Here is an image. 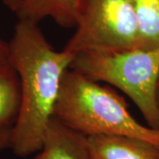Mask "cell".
Listing matches in <instances>:
<instances>
[{"label":"cell","mask_w":159,"mask_h":159,"mask_svg":"<svg viewBox=\"0 0 159 159\" xmlns=\"http://www.w3.org/2000/svg\"><path fill=\"white\" fill-rule=\"evenodd\" d=\"M8 57L20 86V105L12 127L11 148L16 156L28 157L43 148L64 74L71 67L74 55L54 50L38 24L19 20L8 43Z\"/></svg>","instance_id":"6da1fadb"},{"label":"cell","mask_w":159,"mask_h":159,"mask_svg":"<svg viewBox=\"0 0 159 159\" xmlns=\"http://www.w3.org/2000/svg\"><path fill=\"white\" fill-rule=\"evenodd\" d=\"M53 118L85 136H125L159 149V130L138 122L125 99L74 69L64 74Z\"/></svg>","instance_id":"7a4b0ae2"},{"label":"cell","mask_w":159,"mask_h":159,"mask_svg":"<svg viewBox=\"0 0 159 159\" xmlns=\"http://www.w3.org/2000/svg\"><path fill=\"white\" fill-rule=\"evenodd\" d=\"M70 68L119 89L134 102L148 126L159 130V48L80 52L74 55Z\"/></svg>","instance_id":"3957f363"},{"label":"cell","mask_w":159,"mask_h":159,"mask_svg":"<svg viewBox=\"0 0 159 159\" xmlns=\"http://www.w3.org/2000/svg\"><path fill=\"white\" fill-rule=\"evenodd\" d=\"M75 28L63 49L74 55L139 48L133 0H78Z\"/></svg>","instance_id":"277c9868"},{"label":"cell","mask_w":159,"mask_h":159,"mask_svg":"<svg viewBox=\"0 0 159 159\" xmlns=\"http://www.w3.org/2000/svg\"><path fill=\"white\" fill-rule=\"evenodd\" d=\"M41 151L44 159H93L88 137L70 129L55 118L46 129Z\"/></svg>","instance_id":"5b68a950"},{"label":"cell","mask_w":159,"mask_h":159,"mask_svg":"<svg viewBox=\"0 0 159 159\" xmlns=\"http://www.w3.org/2000/svg\"><path fill=\"white\" fill-rule=\"evenodd\" d=\"M93 159H159V149L139 139L125 136H88Z\"/></svg>","instance_id":"8992f818"},{"label":"cell","mask_w":159,"mask_h":159,"mask_svg":"<svg viewBox=\"0 0 159 159\" xmlns=\"http://www.w3.org/2000/svg\"><path fill=\"white\" fill-rule=\"evenodd\" d=\"M78 0H20L16 15L19 20L38 24L52 19L63 28L75 27Z\"/></svg>","instance_id":"52a82bcc"},{"label":"cell","mask_w":159,"mask_h":159,"mask_svg":"<svg viewBox=\"0 0 159 159\" xmlns=\"http://www.w3.org/2000/svg\"><path fill=\"white\" fill-rule=\"evenodd\" d=\"M20 105V80L8 57L0 62V129L13 127Z\"/></svg>","instance_id":"ba28073f"},{"label":"cell","mask_w":159,"mask_h":159,"mask_svg":"<svg viewBox=\"0 0 159 159\" xmlns=\"http://www.w3.org/2000/svg\"><path fill=\"white\" fill-rule=\"evenodd\" d=\"M139 30V48H159V0H133Z\"/></svg>","instance_id":"9c48e42d"},{"label":"cell","mask_w":159,"mask_h":159,"mask_svg":"<svg viewBox=\"0 0 159 159\" xmlns=\"http://www.w3.org/2000/svg\"><path fill=\"white\" fill-rule=\"evenodd\" d=\"M12 127L0 129V151L7 148H11Z\"/></svg>","instance_id":"30bf717a"},{"label":"cell","mask_w":159,"mask_h":159,"mask_svg":"<svg viewBox=\"0 0 159 159\" xmlns=\"http://www.w3.org/2000/svg\"><path fill=\"white\" fill-rule=\"evenodd\" d=\"M8 58V43L0 39V62Z\"/></svg>","instance_id":"8fae6325"},{"label":"cell","mask_w":159,"mask_h":159,"mask_svg":"<svg viewBox=\"0 0 159 159\" xmlns=\"http://www.w3.org/2000/svg\"><path fill=\"white\" fill-rule=\"evenodd\" d=\"M2 1L5 4V6H7L11 11L16 13L20 6V0H2Z\"/></svg>","instance_id":"7c38bea8"},{"label":"cell","mask_w":159,"mask_h":159,"mask_svg":"<svg viewBox=\"0 0 159 159\" xmlns=\"http://www.w3.org/2000/svg\"><path fill=\"white\" fill-rule=\"evenodd\" d=\"M157 108L159 111V78L157 81Z\"/></svg>","instance_id":"4fadbf2b"},{"label":"cell","mask_w":159,"mask_h":159,"mask_svg":"<svg viewBox=\"0 0 159 159\" xmlns=\"http://www.w3.org/2000/svg\"><path fill=\"white\" fill-rule=\"evenodd\" d=\"M34 159H44V157H43V154L42 151H40L39 153L37 154V156L34 157Z\"/></svg>","instance_id":"5bb4252c"}]
</instances>
